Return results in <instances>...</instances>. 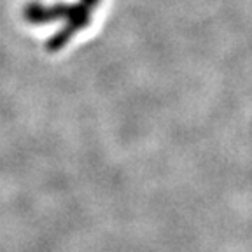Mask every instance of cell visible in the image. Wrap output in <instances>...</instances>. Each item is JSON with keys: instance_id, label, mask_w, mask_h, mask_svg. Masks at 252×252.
Instances as JSON below:
<instances>
[{"instance_id": "obj_2", "label": "cell", "mask_w": 252, "mask_h": 252, "mask_svg": "<svg viewBox=\"0 0 252 252\" xmlns=\"http://www.w3.org/2000/svg\"><path fill=\"white\" fill-rule=\"evenodd\" d=\"M74 33H75V30L70 27V25H67L65 23V27L63 28H60L58 32H55L49 39H47V42H46V49L49 53H56V51H60V49H63V47L67 46L68 42H70V39L74 37Z\"/></svg>"}, {"instance_id": "obj_3", "label": "cell", "mask_w": 252, "mask_h": 252, "mask_svg": "<svg viewBox=\"0 0 252 252\" xmlns=\"http://www.w3.org/2000/svg\"><path fill=\"white\" fill-rule=\"evenodd\" d=\"M81 2H84V4L90 5V7H94V5L100 4V0H81Z\"/></svg>"}, {"instance_id": "obj_1", "label": "cell", "mask_w": 252, "mask_h": 252, "mask_svg": "<svg viewBox=\"0 0 252 252\" xmlns=\"http://www.w3.org/2000/svg\"><path fill=\"white\" fill-rule=\"evenodd\" d=\"M25 21L32 25H44L49 21L63 20L70 25L75 32L83 30L91 21V7L84 2H75V4H65L58 2L55 5H44L40 2H30L23 9Z\"/></svg>"}]
</instances>
